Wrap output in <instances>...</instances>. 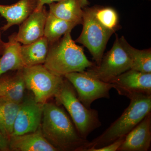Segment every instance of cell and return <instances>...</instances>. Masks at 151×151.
I'll use <instances>...</instances> for the list:
<instances>
[{
  "mask_svg": "<svg viewBox=\"0 0 151 151\" xmlns=\"http://www.w3.org/2000/svg\"><path fill=\"white\" fill-rule=\"evenodd\" d=\"M131 60L116 34L113 47L103 55L100 65H94L83 72L100 81L109 83L118 76L131 69Z\"/></svg>",
  "mask_w": 151,
  "mask_h": 151,
  "instance_id": "52a82bcc",
  "label": "cell"
},
{
  "mask_svg": "<svg viewBox=\"0 0 151 151\" xmlns=\"http://www.w3.org/2000/svg\"><path fill=\"white\" fill-rule=\"evenodd\" d=\"M9 150V140L5 137L0 130V151Z\"/></svg>",
  "mask_w": 151,
  "mask_h": 151,
  "instance_id": "cb8c5ba5",
  "label": "cell"
},
{
  "mask_svg": "<svg viewBox=\"0 0 151 151\" xmlns=\"http://www.w3.org/2000/svg\"><path fill=\"white\" fill-rule=\"evenodd\" d=\"M47 13L46 7L44 6L31 14L19 25L17 33V41L22 45L29 44L43 37Z\"/></svg>",
  "mask_w": 151,
  "mask_h": 151,
  "instance_id": "8fae6325",
  "label": "cell"
},
{
  "mask_svg": "<svg viewBox=\"0 0 151 151\" xmlns=\"http://www.w3.org/2000/svg\"><path fill=\"white\" fill-rule=\"evenodd\" d=\"M41 122L44 137L58 151H84L89 142L81 137L65 111L57 104H43Z\"/></svg>",
  "mask_w": 151,
  "mask_h": 151,
  "instance_id": "6da1fadb",
  "label": "cell"
},
{
  "mask_svg": "<svg viewBox=\"0 0 151 151\" xmlns=\"http://www.w3.org/2000/svg\"><path fill=\"white\" fill-rule=\"evenodd\" d=\"M125 137H122L105 147L98 148L88 149L85 151H117L124 142Z\"/></svg>",
  "mask_w": 151,
  "mask_h": 151,
  "instance_id": "603a6c76",
  "label": "cell"
},
{
  "mask_svg": "<svg viewBox=\"0 0 151 151\" xmlns=\"http://www.w3.org/2000/svg\"><path fill=\"white\" fill-rule=\"evenodd\" d=\"M0 76V100L20 103L24 99L25 85L22 69Z\"/></svg>",
  "mask_w": 151,
  "mask_h": 151,
  "instance_id": "9a60e30c",
  "label": "cell"
},
{
  "mask_svg": "<svg viewBox=\"0 0 151 151\" xmlns=\"http://www.w3.org/2000/svg\"><path fill=\"white\" fill-rule=\"evenodd\" d=\"M68 32L52 44L43 65L52 73L64 76L68 73L81 72L94 66L84 54L83 49L72 39Z\"/></svg>",
  "mask_w": 151,
  "mask_h": 151,
  "instance_id": "7a4b0ae2",
  "label": "cell"
},
{
  "mask_svg": "<svg viewBox=\"0 0 151 151\" xmlns=\"http://www.w3.org/2000/svg\"><path fill=\"white\" fill-rule=\"evenodd\" d=\"M151 143V113L130 131L117 151H147Z\"/></svg>",
  "mask_w": 151,
  "mask_h": 151,
  "instance_id": "7c38bea8",
  "label": "cell"
},
{
  "mask_svg": "<svg viewBox=\"0 0 151 151\" xmlns=\"http://www.w3.org/2000/svg\"><path fill=\"white\" fill-rule=\"evenodd\" d=\"M64 77L74 87L78 99L88 109L95 100L110 98L112 83L104 82L87 75L84 72L68 73Z\"/></svg>",
  "mask_w": 151,
  "mask_h": 151,
  "instance_id": "ba28073f",
  "label": "cell"
},
{
  "mask_svg": "<svg viewBox=\"0 0 151 151\" xmlns=\"http://www.w3.org/2000/svg\"><path fill=\"white\" fill-rule=\"evenodd\" d=\"M1 18V17H0ZM6 42L3 41L1 39V32L0 31V55L3 54V52L4 50Z\"/></svg>",
  "mask_w": 151,
  "mask_h": 151,
  "instance_id": "484cf974",
  "label": "cell"
},
{
  "mask_svg": "<svg viewBox=\"0 0 151 151\" xmlns=\"http://www.w3.org/2000/svg\"><path fill=\"white\" fill-rule=\"evenodd\" d=\"M89 5L88 0H62L48 5L52 14L77 25L82 24L84 9Z\"/></svg>",
  "mask_w": 151,
  "mask_h": 151,
  "instance_id": "2e32d148",
  "label": "cell"
},
{
  "mask_svg": "<svg viewBox=\"0 0 151 151\" xmlns=\"http://www.w3.org/2000/svg\"><path fill=\"white\" fill-rule=\"evenodd\" d=\"M62 0H38L37 6L35 10L37 11L40 9L42 6L45 4H49L51 3L57 2Z\"/></svg>",
  "mask_w": 151,
  "mask_h": 151,
  "instance_id": "d4e9b609",
  "label": "cell"
},
{
  "mask_svg": "<svg viewBox=\"0 0 151 151\" xmlns=\"http://www.w3.org/2000/svg\"><path fill=\"white\" fill-rule=\"evenodd\" d=\"M49 48V44L44 36L32 43L21 45L20 52L24 67L43 64Z\"/></svg>",
  "mask_w": 151,
  "mask_h": 151,
  "instance_id": "ac0fdd59",
  "label": "cell"
},
{
  "mask_svg": "<svg viewBox=\"0 0 151 151\" xmlns=\"http://www.w3.org/2000/svg\"><path fill=\"white\" fill-rule=\"evenodd\" d=\"M17 33L9 37L2 56L0 58V76L9 71L21 70L24 67L20 49L21 45L16 39Z\"/></svg>",
  "mask_w": 151,
  "mask_h": 151,
  "instance_id": "e0dca14e",
  "label": "cell"
},
{
  "mask_svg": "<svg viewBox=\"0 0 151 151\" xmlns=\"http://www.w3.org/2000/svg\"><path fill=\"white\" fill-rule=\"evenodd\" d=\"M81 35L75 41L89 50L97 65H100L108 41L114 33L109 31L97 21L93 7L84 8Z\"/></svg>",
  "mask_w": 151,
  "mask_h": 151,
  "instance_id": "8992f818",
  "label": "cell"
},
{
  "mask_svg": "<svg viewBox=\"0 0 151 151\" xmlns=\"http://www.w3.org/2000/svg\"><path fill=\"white\" fill-rule=\"evenodd\" d=\"M22 72L26 88L32 92L35 101L42 104L54 97L64 79V76L52 73L43 64L24 67Z\"/></svg>",
  "mask_w": 151,
  "mask_h": 151,
  "instance_id": "5b68a950",
  "label": "cell"
},
{
  "mask_svg": "<svg viewBox=\"0 0 151 151\" xmlns=\"http://www.w3.org/2000/svg\"><path fill=\"white\" fill-rule=\"evenodd\" d=\"M43 105L37 102L32 97L23 99L20 104L12 136L24 134L37 131L41 124Z\"/></svg>",
  "mask_w": 151,
  "mask_h": 151,
  "instance_id": "30bf717a",
  "label": "cell"
},
{
  "mask_svg": "<svg viewBox=\"0 0 151 151\" xmlns=\"http://www.w3.org/2000/svg\"><path fill=\"white\" fill-rule=\"evenodd\" d=\"M123 48L132 62L131 69L146 73H151V49L140 50L131 46L124 36L119 38Z\"/></svg>",
  "mask_w": 151,
  "mask_h": 151,
  "instance_id": "d6986e66",
  "label": "cell"
},
{
  "mask_svg": "<svg viewBox=\"0 0 151 151\" xmlns=\"http://www.w3.org/2000/svg\"><path fill=\"white\" fill-rule=\"evenodd\" d=\"M94 16L97 21L105 29L113 33L119 29V15L110 7H93Z\"/></svg>",
  "mask_w": 151,
  "mask_h": 151,
  "instance_id": "7402d4cb",
  "label": "cell"
},
{
  "mask_svg": "<svg viewBox=\"0 0 151 151\" xmlns=\"http://www.w3.org/2000/svg\"><path fill=\"white\" fill-rule=\"evenodd\" d=\"M109 83L120 95L128 98L135 94L151 95V73L130 69Z\"/></svg>",
  "mask_w": 151,
  "mask_h": 151,
  "instance_id": "9c48e42d",
  "label": "cell"
},
{
  "mask_svg": "<svg viewBox=\"0 0 151 151\" xmlns=\"http://www.w3.org/2000/svg\"><path fill=\"white\" fill-rule=\"evenodd\" d=\"M20 103L0 100V130L8 140L13 132Z\"/></svg>",
  "mask_w": 151,
  "mask_h": 151,
  "instance_id": "44dd1931",
  "label": "cell"
},
{
  "mask_svg": "<svg viewBox=\"0 0 151 151\" xmlns=\"http://www.w3.org/2000/svg\"><path fill=\"white\" fill-rule=\"evenodd\" d=\"M54 97L56 104L63 105L67 110L76 129L84 139H87L92 132L101 126L98 111L85 107L78 99L74 87L65 77Z\"/></svg>",
  "mask_w": 151,
  "mask_h": 151,
  "instance_id": "277c9868",
  "label": "cell"
},
{
  "mask_svg": "<svg viewBox=\"0 0 151 151\" xmlns=\"http://www.w3.org/2000/svg\"><path fill=\"white\" fill-rule=\"evenodd\" d=\"M38 0H19L10 5L0 4V14L6 20L1 27V32L16 25H20L34 12L37 6Z\"/></svg>",
  "mask_w": 151,
  "mask_h": 151,
  "instance_id": "5bb4252c",
  "label": "cell"
},
{
  "mask_svg": "<svg viewBox=\"0 0 151 151\" xmlns=\"http://www.w3.org/2000/svg\"><path fill=\"white\" fill-rule=\"evenodd\" d=\"M77 24L59 18L48 12L44 29V36L49 45L59 40L64 35L71 32Z\"/></svg>",
  "mask_w": 151,
  "mask_h": 151,
  "instance_id": "ffe728a7",
  "label": "cell"
},
{
  "mask_svg": "<svg viewBox=\"0 0 151 151\" xmlns=\"http://www.w3.org/2000/svg\"><path fill=\"white\" fill-rule=\"evenodd\" d=\"M129 98V105L121 116L101 135L89 142L84 151L88 149L105 147L125 137L151 112V95L135 94Z\"/></svg>",
  "mask_w": 151,
  "mask_h": 151,
  "instance_id": "3957f363",
  "label": "cell"
},
{
  "mask_svg": "<svg viewBox=\"0 0 151 151\" xmlns=\"http://www.w3.org/2000/svg\"><path fill=\"white\" fill-rule=\"evenodd\" d=\"M10 150L15 151H57L44 137L40 127L37 131L24 134L12 136L9 138Z\"/></svg>",
  "mask_w": 151,
  "mask_h": 151,
  "instance_id": "4fadbf2b",
  "label": "cell"
}]
</instances>
